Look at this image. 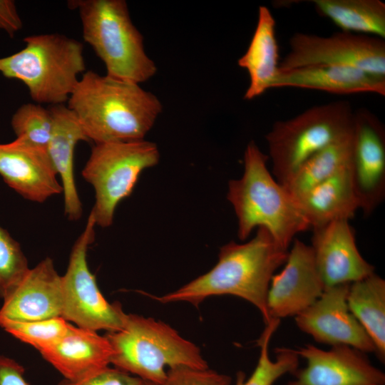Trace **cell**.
Listing matches in <instances>:
<instances>
[{"label":"cell","mask_w":385,"mask_h":385,"mask_svg":"<svg viewBox=\"0 0 385 385\" xmlns=\"http://www.w3.org/2000/svg\"><path fill=\"white\" fill-rule=\"evenodd\" d=\"M276 22L270 10L260 6L257 23L246 52L238 59L240 67L247 70L250 83L244 98L252 100L272 88L279 73V48Z\"/></svg>","instance_id":"7402d4cb"},{"label":"cell","mask_w":385,"mask_h":385,"mask_svg":"<svg viewBox=\"0 0 385 385\" xmlns=\"http://www.w3.org/2000/svg\"><path fill=\"white\" fill-rule=\"evenodd\" d=\"M143 380L110 366L81 380L63 379L57 385H142Z\"/></svg>","instance_id":"4dcf8cb0"},{"label":"cell","mask_w":385,"mask_h":385,"mask_svg":"<svg viewBox=\"0 0 385 385\" xmlns=\"http://www.w3.org/2000/svg\"><path fill=\"white\" fill-rule=\"evenodd\" d=\"M160 152L148 140L96 144L83 170V178L95 190L91 210L96 225H111L117 205L128 197L141 173L157 165Z\"/></svg>","instance_id":"ba28073f"},{"label":"cell","mask_w":385,"mask_h":385,"mask_svg":"<svg viewBox=\"0 0 385 385\" xmlns=\"http://www.w3.org/2000/svg\"><path fill=\"white\" fill-rule=\"evenodd\" d=\"M354 113L347 101L312 106L297 115L273 123L266 134L272 175L285 186L315 153L350 135Z\"/></svg>","instance_id":"52a82bcc"},{"label":"cell","mask_w":385,"mask_h":385,"mask_svg":"<svg viewBox=\"0 0 385 385\" xmlns=\"http://www.w3.org/2000/svg\"><path fill=\"white\" fill-rule=\"evenodd\" d=\"M349 308L375 346V354L385 360V280L375 272L349 284Z\"/></svg>","instance_id":"603a6c76"},{"label":"cell","mask_w":385,"mask_h":385,"mask_svg":"<svg viewBox=\"0 0 385 385\" xmlns=\"http://www.w3.org/2000/svg\"><path fill=\"white\" fill-rule=\"evenodd\" d=\"M294 87L348 95L374 93L385 95V76L360 68L319 65L279 71L272 88Z\"/></svg>","instance_id":"ffe728a7"},{"label":"cell","mask_w":385,"mask_h":385,"mask_svg":"<svg viewBox=\"0 0 385 385\" xmlns=\"http://www.w3.org/2000/svg\"><path fill=\"white\" fill-rule=\"evenodd\" d=\"M39 352L63 379L78 381L109 366L113 349L105 335L71 324L58 342Z\"/></svg>","instance_id":"ac0fdd59"},{"label":"cell","mask_w":385,"mask_h":385,"mask_svg":"<svg viewBox=\"0 0 385 385\" xmlns=\"http://www.w3.org/2000/svg\"><path fill=\"white\" fill-rule=\"evenodd\" d=\"M11 123L16 138L46 148L53 128L49 109L38 103L24 104L14 113Z\"/></svg>","instance_id":"83f0119b"},{"label":"cell","mask_w":385,"mask_h":385,"mask_svg":"<svg viewBox=\"0 0 385 385\" xmlns=\"http://www.w3.org/2000/svg\"><path fill=\"white\" fill-rule=\"evenodd\" d=\"M24 368L14 359L0 354V385H30Z\"/></svg>","instance_id":"1f68e13d"},{"label":"cell","mask_w":385,"mask_h":385,"mask_svg":"<svg viewBox=\"0 0 385 385\" xmlns=\"http://www.w3.org/2000/svg\"><path fill=\"white\" fill-rule=\"evenodd\" d=\"M268 155L254 141L244 153V173L228 183L227 199L235 212L240 240L255 227H265L284 250L294 237L310 227L295 199L278 183L267 167Z\"/></svg>","instance_id":"3957f363"},{"label":"cell","mask_w":385,"mask_h":385,"mask_svg":"<svg viewBox=\"0 0 385 385\" xmlns=\"http://www.w3.org/2000/svg\"><path fill=\"white\" fill-rule=\"evenodd\" d=\"M161 385H232V379L209 367L178 366L168 370Z\"/></svg>","instance_id":"f546056e"},{"label":"cell","mask_w":385,"mask_h":385,"mask_svg":"<svg viewBox=\"0 0 385 385\" xmlns=\"http://www.w3.org/2000/svg\"><path fill=\"white\" fill-rule=\"evenodd\" d=\"M142 385H156V384H154L153 383L143 381Z\"/></svg>","instance_id":"836d02e7"},{"label":"cell","mask_w":385,"mask_h":385,"mask_svg":"<svg viewBox=\"0 0 385 385\" xmlns=\"http://www.w3.org/2000/svg\"><path fill=\"white\" fill-rule=\"evenodd\" d=\"M25 46L0 58V73L21 81L38 104L68 101L86 71L81 42L59 34L24 38Z\"/></svg>","instance_id":"8992f818"},{"label":"cell","mask_w":385,"mask_h":385,"mask_svg":"<svg viewBox=\"0 0 385 385\" xmlns=\"http://www.w3.org/2000/svg\"><path fill=\"white\" fill-rule=\"evenodd\" d=\"M349 170L359 208L369 215L385 197V130L365 108L354 113Z\"/></svg>","instance_id":"8fae6325"},{"label":"cell","mask_w":385,"mask_h":385,"mask_svg":"<svg viewBox=\"0 0 385 385\" xmlns=\"http://www.w3.org/2000/svg\"><path fill=\"white\" fill-rule=\"evenodd\" d=\"M353 132L310 157L284 186L295 199L349 164Z\"/></svg>","instance_id":"d4e9b609"},{"label":"cell","mask_w":385,"mask_h":385,"mask_svg":"<svg viewBox=\"0 0 385 385\" xmlns=\"http://www.w3.org/2000/svg\"><path fill=\"white\" fill-rule=\"evenodd\" d=\"M349 284L326 287L315 302L294 317L296 325L317 343L375 353L372 340L349 308Z\"/></svg>","instance_id":"7c38bea8"},{"label":"cell","mask_w":385,"mask_h":385,"mask_svg":"<svg viewBox=\"0 0 385 385\" xmlns=\"http://www.w3.org/2000/svg\"><path fill=\"white\" fill-rule=\"evenodd\" d=\"M61 276L46 257L29 269L19 284L4 299L0 318L31 322L62 317Z\"/></svg>","instance_id":"e0dca14e"},{"label":"cell","mask_w":385,"mask_h":385,"mask_svg":"<svg viewBox=\"0 0 385 385\" xmlns=\"http://www.w3.org/2000/svg\"><path fill=\"white\" fill-rule=\"evenodd\" d=\"M53 128L46 150L57 175L61 178L65 215L78 220L82 214L81 202L75 183L73 158L79 141H90L74 113L64 104L51 106Z\"/></svg>","instance_id":"d6986e66"},{"label":"cell","mask_w":385,"mask_h":385,"mask_svg":"<svg viewBox=\"0 0 385 385\" xmlns=\"http://www.w3.org/2000/svg\"><path fill=\"white\" fill-rule=\"evenodd\" d=\"M288 251L282 250L263 227L243 244L230 242L223 245L217 264L205 274L180 288L156 297L161 303L189 302L197 307L209 297L232 295L255 306L265 324L271 321L267 297L274 272L284 264Z\"/></svg>","instance_id":"6da1fadb"},{"label":"cell","mask_w":385,"mask_h":385,"mask_svg":"<svg viewBox=\"0 0 385 385\" xmlns=\"http://www.w3.org/2000/svg\"><path fill=\"white\" fill-rule=\"evenodd\" d=\"M84 41L103 61L106 75L140 84L157 72L154 61L147 55L143 37L133 24L124 0H73Z\"/></svg>","instance_id":"5b68a950"},{"label":"cell","mask_w":385,"mask_h":385,"mask_svg":"<svg viewBox=\"0 0 385 385\" xmlns=\"http://www.w3.org/2000/svg\"><path fill=\"white\" fill-rule=\"evenodd\" d=\"M70 326L62 317L31 322L0 318V327L4 331L38 351L58 342L68 332Z\"/></svg>","instance_id":"4316f807"},{"label":"cell","mask_w":385,"mask_h":385,"mask_svg":"<svg viewBox=\"0 0 385 385\" xmlns=\"http://www.w3.org/2000/svg\"><path fill=\"white\" fill-rule=\"evenodd\" d=\"M22 26V21L15 2L11 0H0V29L12 37Z\"/></svg>","instance_id":"d6a6232c"},{"label":"cell","mask_w":385,"mask_h":385,"mask_svg":"<svg viewBox=\"0 0 385 385\" xmlns=\"http://www.w3.org/2000/svg\"><path fill=\"white\" fill-rule=\"evenodd\" d=\"M105 336L113 349L111 364L156 385L170 369L208 367L197 346L153 318L126 314L123 327Z\"/></svg>","instance_id":"277c9868"},{"label":"cell","mask_w":385,"mask_h":385,"mask_svg":"<svg viewBox=\"0 0 385 385\" xmlns=\"http://www.w3.org/2000/svg\"><path fill=\"white\" fill-rule=\"evenodd\" d=\"M96 225L91 212L83 231L72 247L66 272L61 276L62 318L80 328L116 332L123 327L126 314L119 303H110L104 298L87 262V252L95 239Z\"/></svg>","instance_id":"9c48e42d"},{"label":"cell","mask_w":385,"mask_h":385,"mask_svg":"<svg viewBox=\"0 0 385 385\" xmlns=\"http://www.w3.org/2000/svg\"><path fill=\"white\" fill-rule=\"evenodd\" d=\"M0 175L22 197L36 202L63 192L46 148L18 138L0 144Z\"/></svg>","instance_id":"2e32d148"},{"label":"cell","mask_w":385,"mask_h":385,"mask_svg":"<svg viewBox=\"0 0 385 385\" xmlns=\"http://www.w3.org/2000/svg\"><path fill=\"white\" fill-rule=\"evenodd\" d=\"M289 44V51L279 62V71L336 65L355 67L385 76L383 38L345 31L329 36L296 33L290 38Z\"/></svg>","instance_id":"30bf717a"},{"label":"cell","mask_w":385,"mask_h":385,"mask_svg":"<svg viewBox=\"0 0 385 385\" xmlns=\"http://www.w3.org/2000/svg\"><path fill=\"white\" fill-rule=\"evenodd\" d=\"M304 359L284 385H385V374L366 353L347 346L324 350L311 344L295 349Z\"/></svg>","instance_id":"4fadbf2b"},{"label":"cell","mask_w":385,"mask_h":385,"mask_svg":"<svg viewBox=\"0 0 385 385\" xmlns=\"http://www.w3.org/2000/svg\"><path fill=\"white\" fill-rule=\"evenodd\" d=\"M318 14L342 31L385 37V4L379 0H313Z\"/></svg>","instance_id":"cb8c5ba5"},{"label":"cell","mask_w":385,"mask_h":385,"mask_svg":"<svg viewBox=\"0 0 385 385\" xmlns=\"http://www.w3.org/2000/svg\"><path fill=\"white\" fill-rule=\"evenodd\" d=\"M324 289L310 245L295 238L284 268L271 279L268 314L277 319L295 317L315 302Z\"/></svg>","instance_id":"5bb4252c"},{"label":"cell","mask_w":385,"mask_h":385,"mask_svg":"<svg viewBox=\"0 0 385 385\" xmlns=\"http://www.w3.org/2000/svg\"><path fill=\"white\" fill-rule=\"evenodd\" d=\"M280 323L279 319H272L257 340L260 356L252 374L246 379L242 371L237 374L235 385H274L287 374H292L299 366V356L294 349L278 347L275 349V359L269 353L272 334Z\"/></svg>","instance_id":"484cf974"},{"label":"cell","mask_w":385,"mask_h":385,"mask_svg":"<svg viewBox=\"0 0 385 385\" xmlns=\"http://www.w3.org/2000/svg\"><path fill=\"white\" fill-rule=\"evenodd\" d=\"M295 200L312 228L353 217L359 205L351 179L349 164Z\"/></svg>","instance_id":"44dd1931"},{"label":"cell","mask_w":385,"mask_h":385,"mask_svg":"<svg viewBox=\"0 0 385 385\" xmlns=\"http://www.w3.org/2000/svg\"><path fill=\"white\" fill-rule=\"evenodd\" d=\"M67 106L95 144L143 140L163 111L140 84L93 71L83 73Z\"/></svg>","instance_id":"7a4b0ae2"},{"label":"cell","mask_w":385,"mask_h":385,"mask_svg":"<svg viewBox=\"0 0 385 385\" xmlns=\"http://www.w3.org/2000/svg\"><path fill=\"white\" fill-rule=\"evenodd\" d=\"M29 269L19 242L0 226V297L8 296Z\"/></svg>","instance_id":"f1b7e54d"},{"label":"cell","mask_w":385,"mask_h":385,"mask_svg":"<svg viewBox=\"0 0 385 385\" xmlns=\"http://www.w3.org/2000/svg\"><path fill=\"white\" fill-rule=\"evenodd\" d=\"M310 247L325 288L351 284L374 272V267L360 254L347 220L313 228Z\"/></svg>","instance_id":"9a60e30c"}]
</instances>
